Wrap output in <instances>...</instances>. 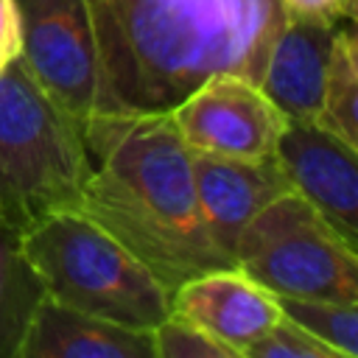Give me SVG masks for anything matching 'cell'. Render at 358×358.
Masks as SVG:
<instances>
[{"mask_svg":"<svg viewBox=\"0 0 358 358\" xmlns=\"http://www.w3.org/2000/svg\"><path fill=\"white\" fill-rule=\"evenodd\" d=\"M106 92L117 112H168L201 78L260 73L277 0H87Z\"/></svg>","mask_w":358,"mask_h":358,"instance_id":"obj_1","label":"cell"},{"mask_svg":"<svg viewBox=\"0 0 358 358\" xmlns=\"http://www.w3.org/2000/svg\"><path fill=\"white\" fill-rule=\"evenodd\" d=\"M90 176L78 210L129 246L173 291L207 268L232 266L196 199L193 162L168 112H117L81 126Z\"/></svg>","mask_w":358,"mask_h":358,"instance_id":"obj_2","label":"cell"},{"mask_svg":"<svg viewBox=\"0 0 358 358\" xmlns=\"http://www.w3.org/2000/svg\"><path fill=\"white\" fill-rule=\"evenodd\" d=\"M17 249L42 291L76 310L137 330H154L171 313L168 285L78 207L22 227Z\"/></svg>","mask_w":358,"mask_h":358,"instance_id":"obj_3","label":"cell"},{"mask_svg":"<svg viewBox=\"0 0 358 358\" xmlns=\"http://www.w3.org/2000/svg\"><path fill=\"white\" fill-rule=\"evenodd\" d=\"M81 126L20 62L0 73V224L20 232L45 213L78 207L90 176Z\"/></svg>","mask_w":358,"mask_h":358,"instance_id":"obj_4","label":"cell"},{"mask_svg":"<svg viewBox=\"0 0 358 358\" xmlns=\"http://www.w3.org/2000/svg\"><path fill=\"white\" fill-rule=\"evenodd\" d=\"M232 263L280 299L358 305L355 246L294 187L274 196L246 224Z\"/></svg>","mask_w":358,"mask_h":358,"instance_id":"obj_5","label":"cell"},{"mask_svg":"<svg viewBox=\"0 0 358 358\" xmlns=\"http://www.w3.org/2000/svg\"><path fill=\"white\" fill-rule=\"evenodd\" d=\"M22 53L20 64L42 92L78 126L117 115L98 59L87 0H17Z\"/></svg>","mask_w":358,"mask_h":358,"instance_id":"obj_6","label":"cell"},{"mask_svg":"<svg viewBox=\"0 0 358 358\" xmlns=\"http://www.w3.org/2000/svg\"><path fill=\"white\" fill-rule=\"evenodd\" d=\"M185 148L201 157L268 159L285 129V115L257 81L213 73L168 109Z\"/></svg>","mask_w":358,"mask_h":358,"instance_id":"obj_7","label":"cell"},{"mask_svg":"<svg viewBox=\"0 0 358 358\" xmlns=\"http://www.w3.org/2000/svg\"><path fill=\"white\" fill-rule=\"evenodd\" d=\"M274 159L288 185L358 246V148L313 120H285Z\"/></svg>","mask_w":358,"mask_h":358,"instance_id":"obj_8","label":"cell"},{"mask_svg":"<svg viewBox=\"0 0 358 358\" xmlns=\"http://www.w3.org/2000/svg\"><path fill=\"white\" fill-rule=\"evenodd\" d=\"M171 310L229 347L235 358L282 316L280 299L235 263L182 280L171 291Z\"/></svg>","mask_w":358,"mask_h":358,"instance_id":"obj_9","label":"cell"},{"mask_svg":"<svg viewBox=\"0 0 358 358\" xmlns=\"http://www.w3.org/2000/svg\"><path fill=\"white\" fill-rule=\"evenodd\" d=\"M193 185L201 218L221 252H235L246 224L282 190L288 179L274 157L268 159H224L190 154Z\"/></svg>","mask_w":358,"mask_h":358,"instance_id":"obj_10","label":"cell"},{"mask_svg":"<svg viewBox=\"0 0 358 358\" xmlns=\"http://www.w3.org/2000/svg\"><path fill=\"white\" fill-rule=\"evenodd\" d=\"M17 358H154V344L151 330L126 327L42 294Z\"/></svg>","mask_w":358,"mask_h":358,"instance_id":"obj_11","label":"cell"},{"mask_svg":"<svg viewBox=\"0 0 358 358\" xmlns=\"http://www.w3.org/2000/svg\"><path fill=\"white\" fill-rule=\"evenodd\" d=\"M338 25L285 17L260 73V90L285 120H313Z\"/></svg>","mask_w":358,"mask_h":358,"instance_id":"obj_12","label":"cell"},{"mask_svg":"<svg viewBox=\"0 0 358 358\" xmlns=\"http://www.w3.org/2000/svg\"><path fill=\"white\" fill-rule=\"evenodd\" d=\"M316 126L336 134L350 148H358V39L355 22H344L333 34V48L324 70Z\"/></svg>","mask_w":358,"mask_h":358,"instance_id":"obj_13","label":"cell"},{"mask_svg":"<svg viewBox=\"0 0 358 358\" xmlns=\"http://www.w3.org/2000/svg\"><path fill=\"white\" fill-rule=\"evenodd\" d=\"M42 285L17 249V232L0 224V358H17Z\"/></svg>","mask_w":358,"mask_h":358,"instance_id":"obj_14","label":"cell"},{"mask_svg":"<svg viewBox=\"0 0 358 358\" xmlns=\"http://www.w3.org/2000/svg\"><path fill=\"white\" fill-rule=\"evenodd\" d=\"M280 299V296H277ZM288 319L302 324L338 358H358V305L333 299H280Z\"/></svg>","mask_w":358,"mask_h":358,"instance_id":"obj_15","label":"cell"},{"mask_svg":"<svg viewBox=\"0 0 358 358\" xmlns=\"http://www.w3.org/2000/svg\"><path fill=\"white\" fill-rule=\"evenodd\" d=\"M151 344L154 358H235L229 347L173 310L151 330Z\"/></svg>","mask_w":358,"mask_h":358,"instance_id":"obj_16","label":"cell"},{"mask_svg":"<svg viewBox=\"0 0 358 358\" xmlns=\"http://www.w3.org/2000/svg\"><path fill=\"white\" fill-rule=\"evenodd\" d=\"M243 358H338L324 341L308 333L285 313L246 350Z\"/></svg>","mask_w":358,"mask_h":358,"instance_id":"obj_17","label":"cell"},{"mask_svg":"<svg viewBox=\"0 0 358 358\" xmlns=\"http://www.w3.org/2000/svg\"><path fill=\"white\" fill-rule=\"evenodd\" d=\"M285 17L310 22H355V0H277Z\"/></svg>","mask_w":358,"mask_h":358,"instance_id":"obj_18","label":"cell"},{"mask_svg":"<svg viewBox=\"0 0 358 358\" xmlns=\"http://www.w3.org/2000/svg\"><path fill=\"white\" fill-rule=\"evenodd\" d=\"M22 53V31H20V8L17 0H0V73L20 62Z\"/></svg>","mask_w":358,"mask_h":358,"instance_id":"obj_19","label":"cell"}]
</instances>
